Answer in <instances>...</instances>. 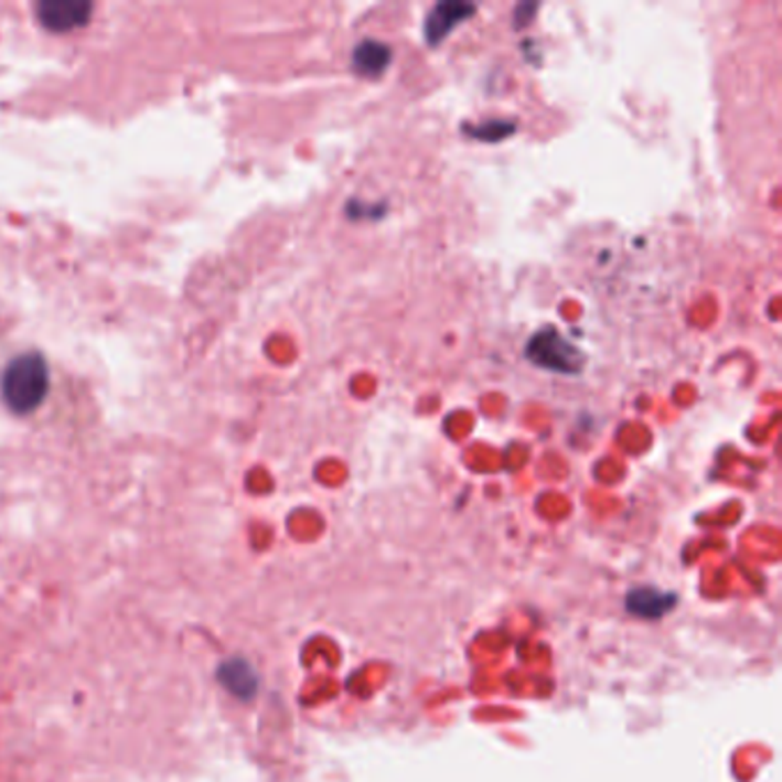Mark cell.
I'll return each mask as SVG.
<instances>
[{
  "mask_svg": "<svg viewBox=\"0 0 782 782\" xmlns=\"http://www.w3.org/2000/svg\"><path fill=\"white\" fill-rule=\"evenodd\" d=\"M463 131L480 142H501L516 131V125L510 120H489L482 125H467Z\"/></svg>",
  "mask_w": 782,
  "mask_h": 782,
  "instance_id": "8",
  "label": "cell"
},
{
  "mask_svg": "<svg viewBox=\"0 0 782 782\" xmlns=\"http://www.w3.org/2000/svg\"><path fill=\"white\" fill-rule=\"evenodd\" d=\"M218 679L239 700H253L259 688V677L246 658H229L221 663Z\"/></svg>",
  "mask_w": 782,
  "mask_h": 782,
  "instance_id": "6",
  "label": "cell"
},
{
  "mask_svg": "<svg viewBox=\"0 0 782 782\" xmlns=\"http://www.w3.org/2000/svg\"><path fill=\"white\" fill-rule=\"evenodd\" d=\"M526 358L546 372L567 374V376L581 374L586 363L583 354L578 352L571 342H567L556 329L537 331L526 342Z\"/></svg>",
  "mask_w": 782,
  "mask_h": 782,
  "instance_id": "2",
  "label": "cell"
},
{
  "mask_svg": "<svg viewBox=\"0 0 782 782\" xmlns=\"http://www.w3.org/2000/svg\"><path fill=\"white\" fill-rule=\"evenodd\" d=\"M473 3H461V0H443L437 3L425 21V40L429 46H439L448 40V35L459 28L463 21H469L475 14Z\"/></svg>",
  "mask_w": 782,
  "mask_h": 782,
  "instance_id": "4",
  "label": "cell"
},
{
  "mask_svg": "<svg viewBox=\"0 0 782 782\" xmlns=\"http://www.w3.org/2000/svg\"><path fill=\"white\" fill-rule=\"evenodd\" d=\"M539 10L537 3H521L516 10H514V28H524L533 21L535 12Z\"/></svg>",
  "mask_w": 782,
  "mask_h": 782,
  "instance_id": "9",
  "label": "cell"
},
{
  "mask_svg": "<svg viewBox=\"0 0 782 782\" xmlns=\"http://www.w3.org/2000/svg\"><path fill=\"white\" fill-rule=\"evenodd\" d=\"M49 393V365L46 361L28 352L10 361L3 376H0V395L14 414H33Z\"/></svg>",
  "mask_w": 782,
  "mask_h": 782,
  "instance_id": "1",
  "label": "cell"
},
{
  "mask_svg": "<svg viewBox=\"0 0 782 782\" xmlns=\"http://www.w3.org/2000/svg\"><path fill=\"white\" fill-rule=\"evenodd\" d=\"M35 12L49 33H72L90 21L95 8L85 0H44Z\"/></svg>",
  "mask_w": 782,
  "mask_h": 782,
  "instance_id": "3",
  "label": "cell"
},
{
  "mask_svg": "<svg viewBox=\"0 0 782 782\" xmlns=\"http://www.w3.org/2000/svg\"><path fill=\"white\" fill-rule=\"evenodd\" d=\"M393 63V49L379 40H363L352 55V67L363 78H379Z\"/></svg>",
  "mask_w": 782,
  "mask_h": 782,
  "instance_id": "7",
  "label": "cell"
},
{
  "mask_svg": "<svg viewBox=\"0 0 782 782\" xmlns=\"http://www.w3.org/2000/svg\"><path fill=\"white\" fill-rule=\"evenodd\" d=\"M677 603L675 592H663L656 588H633L626 594V611L641 620H661L673 611Z\"/></svg>",
  "mask_w": 782,
  "mask_h": 782,
  "instance_id": "5",
  "label": "cell"
}]
</instances>
